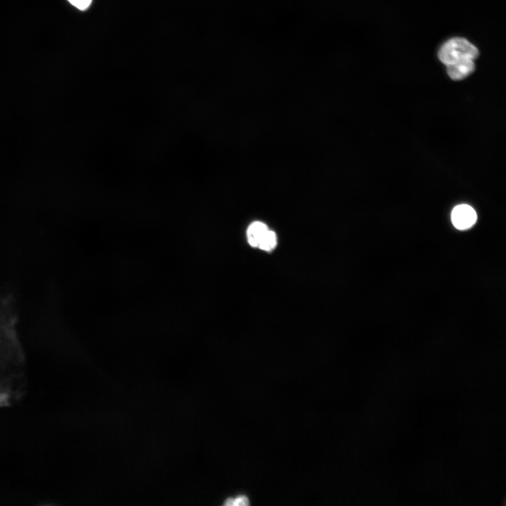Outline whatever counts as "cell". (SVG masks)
<instances>
[{"label":"cell","instance_id":"8","mask_svg":"<svg viewBox=\"0 0 506 506\" xmlns=\"http://www.w3.org/2000/svg\"><path fill=\"white\" fill-rule=\"evenodd\" d=\"M248 504V499L245 496H240L233 500V505H247Z\"/></svg>","mask_w":506,"mask_h":506},{"label":"cell","instance_id":"4","mask_svg":"<svg viewBox=\"0 0 506 506\" xmlns=\"http://www.w3.org/2000/svg\"><path fill=\"white\" fill-rule=\"evenodd\" d=\"M268 230L267 226L262 222L254 221L252 223L247 230V238L249 244L253 247H258Z\"/></svg>","mask_w":506,"mask_h":506},{"label":"cell","instance_id":"6","mask_svg":"<svg viewBox=\"0 0 506 506\" xmlns=\"http://www.w3.org/2000/svg\"><path fill=\"white\" fill-rule=\"evenodd\" d=\"M276 243L277 239L275 233L273 231L268 230L259 243L258 248L265 251H271L275 248Z\"/></svg>","mask_w":506,"mask_h":506},{"label":"cell","instance_id":"7","mask_svg":"<svg viewBox=\"0 0 506 506\" xmlns=\"http://www.w3.org/2000/svg\"><path fill=\"white\" fill-rule=\"evenodd\" d=\"M72 6L79 11H86L91 5L93 0H67Z\"/></svg>","mask_w":506,"mask_h":506},{"label":"cell","instance_id":"3","mask_svg":"<svg viewBox=\"0 0 506 506\" xmlns=\"http://www.w3.org/2000/svg\"><path fill=\"white\" fill-rule=\"evenodd\" d=\"M476 219L475 210L468 205H457L451 212L452 223L459 230L469 228L475 223Z\"/></svg>","mask_w":506,"mask_h":506},{"label":"cell","instance_id":"5","mask_svg":"<svg viewBox=\"0 0 506 506\" xmlns=\"http://www.w3.org/2000/svg\"><path fill=\"white\" fill-rule=\"evenodd\" d=\"M448 76L453 80H460L469 76L474 70V60L446 66Z\"/></svg>","mask_w":506,"mask_h":506},{"label":"cell","instance_id":"1","mask_svg":"<svg viewBox=\"0 0 506 506\" xmlns=\"http://www.w3.org/2000/svg\"><path fill=\"white\" fill-rule=\"evenodd\" d=\"M17 309L11 294L0 292V403L18 399L25 386V365L17 332Z\"/></svg>","mask_w":506,"mask_h":506},{"label":"cell","instance_id":"2","mask_svg":"<svg viewBox=\"0 0 506 506\" xmlns=\"http://www.w3.org/2000/svg\"><path fill=\"white\" fill-rule=\"evenodd\" d=\"M478 55L477 48L461 37L448 39L440 47L438 53L439 60L446 66L474 60Z\"/></svg>","mask_w":506,"mask_h":506}]
</instances>
